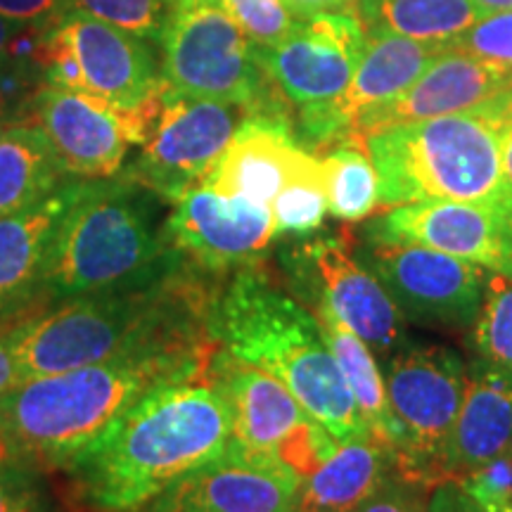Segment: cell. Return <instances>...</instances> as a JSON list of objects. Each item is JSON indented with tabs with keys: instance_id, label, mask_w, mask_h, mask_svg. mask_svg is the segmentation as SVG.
<instances>
[{
	"instance_id": "cell-1",
	"label": "cell",
	"mask_w": 512,
	"mask_h": 512,
	"mask_svg": "<svg viewBox=\"0 0 512 512\" xmlns=\"http://www.w3.org/2000/svg\"><path fill=\"white\" fill-rule=\"evenodd\" d=\"M219 349L211 328H183L93 366L27 380L0 401V427L36 467L64 470L147 392L209 377Z\"/></svg>"
},
{
	"instance_id": "cell-2",
	"label": "cell",
	"mask_w": 512,
	"mask_h": 512,
	"mask_svg": "<svg viewBox=\"0 0 512 512\" xmlns=\"http://www.w3.org/2000/svg\"><path fill=\"white\" fill-rule=\"evenodd\" d=\"M233 418L209 377L162 384L64 467L88 512H136L228 448Z\"/></svg>"
},
{
	"instance_id": "cell-3",
	"label": "cell",
	"mask_w": 512,
	"mask_h": 512,
	"mask_svg": "<svg viewBox=\"0 0 512 512\" xmlns=\"http://www.w3.org/2000/svg\"><path fill=\"white\" fill-rule=\"evenodd\" d=\"M209 323L226 354L278 377L337 444L373 437L316 316L256 264L221 287Z\"/></svg>"
},
{
	"instance_id": "cell-4",
	"label": "cell",
	"mask_w": 512,
	"mask_h": 512,
	"mask_svg": "<svg viewBox=\"0 0 512 512\" xmlns=\"http://www.w3.org/2000/svg\"><path fill=\"white\" fill-rule=\"evenodd\" d=\"M157 195L124 176L81 181L50 247L41 304L159 283L183 256L157 221Z\"/></svg>"
},
{
	"instance_id": "cell-5",
	"label": "cell",
	"mask_w": 512,
	"mask_h": 512,
	"mask_svg": "<svg viewBox=\"0 0 512 512\" xmlns=\"http://www.w3.org/2000/svg\"><path fill=\"white\" fill-rule=\"evenodd\" d=\"M503 93L475 110L363 136L380 181V209L446 200L484 204L512 216V185L501 157Z\"/></svg>"
},
{
	"instance_id": "cell-6",
	"label": "cell",
	"mask_w": 512,
	"mask_h": 512,
	"mask_svg": "<svg viewBox=\"0 0 512 512\" xmlns=\"http://www.w3.org/2000/svg\"><path fill=\"white\" fill-rule=\"evenodd\" d=\"M159 43L171 91L292 124V107L268 79L259 50L221 5L178 8Z\"/></svg>"
},
{
	"instance_id": "cell-7",
	"label": "cell",
	"mask_w": 512,
	"mask_h": 512,
	"mask_svg": "<svg viewBox=\"0 0 512 512\" xmlns=\"http://www.w3.org/2000/svg\"><path fill=\"white\" fill-rule=\"evenodd\" d=\"M233 418L228 451L256 465L280 467L299 479L313 475L337 451L332 434L299 406L290 389L266 370L219 349L209 368Z\"/></svg>"
},
{
	"instance_id": "cell-8",
	"label": "cell",
	"mask_w": 512,
	"mask_h": 512,
	"mask_svg": "<svg viewBox=\"0 0 512 512\" xmlns=\"http://www.w3.org/2000/svg\"><path fill=\"white\" fill-rule=\"evenodd\" d=\"M467 366L439 344L403 347L387 361V399L399 427L389 458L396 475L434 489L444 484L446 448L463 406Z\"/></svg>"
},
{
	"instance_id": "cell-9",
	"label": "cell",
	"mask_w": 512,
	"mask_h": 512,
	"mask_svg": "<svg viewBox=\"0 0 512 512\" xmlns=\"http://www.w3.org/2000/svg\"><path fill=\"white\" fill-rule=\"evenodd\" d=\"M159 110L157 95L133 110H119L93 95L46 83L24 121L41 128L69 176L100 181L119 174L128 145H143L150 138Z\"/></svg>"
},
{
	"instance_id": "cell-10",
	"label": "cell",
	"mask_w": 512,
	"mask_h": 512,
	"mask_svg": "<svg viewBox=\"0 0 512 512\" xmlns=\"http://www.w3.org/2000/svg\"><path fill=\"white\" fill-rule=\"evenodd\" d=\"M245 117L238 105L188 98L166 83L155 128L121 176L174 204L204 183Z\"/></svg>"
},
{
	"instance_id": "cell-11",
	"label": "cell",
	"mask_w": 512,
	"mask_h": 512,
	"mask_svg": "<svg viewBox=\"0 0 512 512\" xmlns=\"http://www.w3.org/2000/svg\"><path fill=\"white\" fill-rule=\"evenodd\" d=\"M368 46V31L358 15L294 19L283 41L259 48L268 79L299 114L332 110L349 91L351 79Z\"/></svg>"
},
{
	"instance_id": "cell-12",
	"label": "cell",
	"mask_w": 512,
	"mask_h": 512,
	"mask_svg": "<svg viewBox=\"0 0 512 512\" xmlns=\"http://www.w3.org/2000/svg\"><path fill=\"white\" fill-rule=\"evenodd\" d=\"M356 254L373 271L403 318L430 328L467 330L482 309L486 271L470 261L420 245L368 240Z\"/></svg>"
},
{
	"instance_id": "cell-13",
	"label": "cell",
	"mask_w": 512,
	"mask_h": 512,
	"mask_svg": "<svg viewBox=\"0 0 512 512\" xmlns=\"http://www.w3.org/2000/svg\"><path fill=\"white\" fill-rule=\"evenodd\" d=\"M311 275L309 302H320L368 344L375 356L392 358L406 347L408 320L382 280L356 254L349 230L318 238L299 249Z\"/></svg>"
},
{
	"instance_id": "cell-14",
	"label": "cell",
	"mask_w": 512,
	"mask_h": 512,
	"mask_svg": "<svg viewBox=\"0 0 512 512\" xmlns=\"http://www.w3.org/2000/svg\"><path fill=\"white\" fill-rule=\"evenodd\" d=\"M164 233L190 266L204 273H228L259 264L275 238V226L271 207L197 185L174 202Z\"/></svg>"
},
{
	"instance_id": "cell-15",
	"label": "cell",
	"mask_w": 512,
	"mask_h": 512,
	"mask_svg": "<svg viewBox=\"0 0 512 512\" xmlns=\"http://www.w3.org/2000/svg\"><path fill=\"white\" fill-rule=\"evenodd\" d=\"M368 240L420 245L512 278V216L484 204H399L370 223Z\"/></svg>"
},
{
	"instance_id": "cell-16",
	"label": "cell",
	"mask_w": 512,
	"mask_h": 512,
	"mask_svg": "<svg viewBox=\"0 0 512 512\" xmlns=\"http://www.w3.org/2000/svg\"><path fill=\"white\" fill-rule=\"evenodd\" d=\"M299 486L292 472L249 463L226 448L136 512H297Z\"/></svg>"
},
{
	"instance_id": "cell-17",
	"label": "cell",
	"mask_w": 512,
	"mask_h": 512,
	"mask_svg": "<svg viewBox=\"0 0 512 512\" xmlns=\"http://www.w3.org/2000/svg\"><path fill=\"white\" fill-rule=\"evenodd\" d=\"M79 60L86 95L110 102L119 110L143 105L162 88L155 53L143 38L100 22L81 10L60 19Z\"/></svg>"
},
{
	"instance_id": "cell-18",
	"label": "cell",
	"mask_w": 512,
	"mask_h": 512,
	"mask_svg": "<svg viewBox=\"0 0 512 512\" xmlns=\"http://www.w3.org/2000/svg\"><path fill=\"white\" fill-rule=\"evenodd\" d=\"M512 88V69L479 60L460 50H444L418 81L389 105L363 114L356 121V136L380 131L394 124L425 121L475 110Z\"/></svg>"
},
{
	"instance_id": "cell-19",
	"label": "cell",
	"mask_w": 512,
	"mask_h": 512,
	"mask_svg": "<svg viewBox=\"0 0 512 512\" xmlns=\"http://www.w3.org/2000/svg\"><path fill=\"white\" fill-rule=\"evenodd\" d=\"M79 183V178H72L46 200L0 216V323L46 309L41 304V285L50 247Z\"/></svg>"
},
{
	"instance_id": "cell-20",
	"label": "cell",
	"mask_w": 512,
	"mask_h": 512,
	"mask_svg": "<svg viewBox=\"0 0 512 512\" xmlns=\"http://www.w3.org/2000/svg\"><path fill=\"white\" fill-rule=\"evenodd\" d=\"M294 138L292 124L266 117H245L226 152L202 185L223 197H245L271 207L283 185L309 162Z\"/></svg>"
},
{
	"instance_id": "cell-21",
	"label": "cell",
	"mask_w": 512,
	"mask_h": 512,
	"mask_svg": "<svg viewBox=\"0 0 512 512\" xmlns=\"http://www.w3.org/2000/svg\"><path fill=\"white\" fill-rule=\"evenodd\" d=\"M510 444L512 380L475 361L467 368L463 406L446 448V482H458Z\"/></svg>"
},
{
	"instance_id": "cell-22",
	"label": "cell",
	"mask_w": 512,
	"mask_h": 512,
	"mask_svg": "<svg viewBox=\"0 0 512 512\" xmlns=\"http://www.w3.org/2000/svg\"><path fill=\"white\" fill-rule=\"evenodd\" d=\"M444 50L439 43L413 41L406 36L368 34V46L363 50L349 91L337 102V110L351 133L363 114L389 105L406 93Z\"/></svg>"
},
{
	"instance_id": "cell-23",
	"label": "cell",
	"mask_w": 512,
	"mask_h": 512,
	"mask_svg": "<svg viewBox=\"0 0 512 512\" xmlns=\"http://www.w3.org/2000/svg\"><path fill=\"white\" fill-rule=\"evenodd\" d=\"M392 472V458L380 441L361 437L337 451L299 486L297 512H356Z\"/></svg>"
},
{
	"instance_id": "cell-24",
	"label": "cell",
	"mask_w": 512,
	"mask_h": 512,
	"mask_svg": "<svg viewBox=\"0 0 512 512\" xmlns=\"http://www.w3.org/2000/svg\"><path fill=\"white\" fill-rule=\"evenodd\" d=\"M309 309L318 320L320 332H323L325 342L335 356L349 392L354 394L356 406L366 420L370 434L392 453L399 444V427H396L392 408H389L387 387H384V377L380 366H377L375 354L328 306L309 302Z\"/></svg>"
},
{
	"instance_id": "cell-25",
	"label": "cell",
	"mask_w": 512,
	"mask_h": 512,
	"mask_svg": "<svg viewBox=\"0 0 512 512\" xmlns=\"http://www.w3.org/2000/svg\"><path fill=\"white\" fill-rule=\"evenodd\" d=\"M72 176L34 124H12L0 138V216L46 200Z\"/></svg>"
},
{
	"instance_id": "cell-26",
	"label": "cell",
	"mask_w": 512,
	"mask_h": 512,
	"mask_svg": "<svg viewBox=\"0 0 512 512\" xmlns=\"http://www.w3.org/2000/svg\"><path fill=\"white\" fill-rule=\"evenodd\" d=\"M368 34H396L448 48L484 17L475 0H358Z\"/></svg>"
},
{
	"instance_id": "cell-27",
	"label": "cell",
	"mask_w": 512,
	"mask_h": 512,
	"mask_svg": "<svg viewBox=\"0 0 512 512\" xmlns=\"http://www.w3.org/2000/svg\"><path fill=\"white\" fill-rule=\"evenodd\" d=\"M328 190V211L335 219L358 223L380 209V181L363 138H349L320 155Z\"/></svg>"
},
{
	"instance_id": "cell-28",
	"label": "cell",
	"mask_w": 512,
	"mask_h": 512,
	"mask_svg": "<svg viewBox=\"0 0 512 512\" xmlns=\"http://www.w3.org/2000/svg\"><path fill=\"white\" fill-rule=\"evenodd\" d=\"M275 238H306L320 230L328 214V190L320 157L311 155L271 202Z\"/></svg>"
},
{
	"instance_id": "cell-29",
	"label": "cell",
	"mask_w": 512,
	"mask_h": 512,
	"mask_svg": "<svg viewBox=\"0 0 512 512\" xmlns=\"http://www.w3.org/2000/svg\"><path fill=\"white\" fill-rule=\"evenodd\" d=\"M472 349L479 363L512 380V278H489L482 309L472 323Z\"/></svg>"
},
{
	"instance_id": "cell-30",
	"label": "cell",
	"mask_w": 512,
	"mask_h": 512,
	"mask_svg": "<svg viewBox=\"0 0 512 512\" xmlns=\"http://www.w3.org/2000/svg\"><path fill=\"white\" fill-rule=\"evenodd\" d=\"M74 8L128 34L162 41L178 0H74Z\"/></svg>"
},
{
	"instance_id": "cell-31",
	"label": "cell",
	"mask_w": 512,
	"mask_h": 512,
	"mask_svg": "<svg viewBox=\"0 0 512 512\" xmlns=\"http://www.w3.org/2000/svg\"><path fill=\"white\" fill-rule=\"evenodd\" d=\"M223 10L259 48L275 46L294 27L292 12L283 0H223Z\"/></svg>"
},
{
	"instance_id": "cell-32",
	"label": "cell",
	"mask_w": 512,
	"mask_h": 512,
	"mask_svg": "<svg viewBox=\"0 0 512 512\" xmlns=\"http://www.w3.org/2000/svg\"><path fill=\"white\" fill-rule=\"evenodd\" d=\"M446 50H460L512 69V10L484 15L458 38H453Z\"/></svg>"
},
{
	"instance_id": "cell-33",
	"label": "cell",
	"mask_w": 512,
	"mask_h": 512,
	"mask_svg": "<svg viewBox=\"0 0 512 512\" xmlns=\"http://www.w3.org/2000/svg\"><path fill=\"white\" fill-rule=\"evenodd\" d=\"M484 512H503L512 503V444L456 482Z\"/></svg>"
},
{
	"instance_id": "cell-34",
	"label": "cell",
	"mask_w": 512,
	"mask_h": 512,
	"mask_svg": "<svg viewBox=\"0 0 512 512\" xmlns=\"http://www.w3.org/2000/svg\"><path fill=\"white\" fill-rule=\"evenodd\" d=\"M0 512H55L36 465H0Z\"/></svg>"
},
{
	"instance_id": "cell-35",
	"label": "cell",
	"mask_w": 512,
	"mask_h": 512,
	"mask_svg": "<svg viewBox=\"0 0 512 512\" xmlns=\"http://www.w3.org/2000/svg\"><path fill=\"white\" fill-rule=\"evenodd\" d=\"M427 496L430 489L408 482L392 470L380 489L358 505L356 512H430Z\"/></svg>"
},
{
	"instance_id": "cell-36",
	"label": "cell",
	"mask_w": 512,
	"mask_h": 512,
	"mask_svg": "<svg viewBox=\"0 0 512 512\" xmlns=\"http://www.w3.org/2000/svg\"><path fill=\"white\" fill-rule=\"evenodd\" d=\"M74 10V0H0V15L22 24H53Z\"/></svg>"
},
{
	"instance_id": "cell-37",
	"label": "cell",
	"mask_w": 512,
	"mask_h": 512,
	"mask_svg": "<svg viewBox=\"0 0 512 512\" xmlns=\"http://www.w3.org/2000/svg\"><path fill=\"white\" fill-rule=\"evenodd\" d=\"M427 510L430 512H484L472 503V498L465 494L456 482H444L434 486L427 496Z\"/></svg>"
},
{
	"instance_id": "cell-38",
	"label": "cell",
	"mask_w": 512,
	"mask_h": 512,
	"mask_svg": "<svg viewBox=\"0 0 512 512\" xmlns=\"http://www.w3.org/2000/svg\"><path fill=\"white\" fill-rule=\"evenodd\" d=\"M19 320L0 323V401H3L12 389L19 387V370L15 361V349H12V330H15Z\"/></svg>"
},
{
	"instance_id": "cell-39",
	"label": "cell",
	"mask_w": 512,
	"mask_h": 512,
	"mask_svg": "<svg viewBox=\"0 0 512 512\" xmlns=\"http://www.w3.org/2000/svg\"><path fill=\"white\" fill-rule=\"evenodd\" d=\"M294 19H306L335 12V15H358V0H283ZM361 17V15H358Z\"/></svg>"
},
{
	"instance_id": "cell-40",
	"label": "cell",
	"mask_w": 512,
	"mask_h": 512,
	"mask_svg": "<svg viewBox=\"0 0 512 512\" xmlns=\"http://www.w3.org/2000/svg\"><path fill=\"white\" fill-rule=\"evenodd\" d=\"M501 157L505 178L512 185V88L503 93L501 102Z\"/></svg>"
},
{
	"instance_id": "cell-41",
	"label": "cell",
	"mask_w": 512,
	"mask_h": 512,
	"mask_svg": "<svg viewBox=\"0 0 512 512\" xmlns=\"http://www.w3.org/2000/svg\"><path fill=\"white\" fill-rule=\"evenodd\" d=\"M8 463H29L34 465L29 460L27 453H24V448L17 444L15 439L10 437L8 432L0 427V465H8Z\"/></svg>"
},
{
	"instance_id": "cell-42",
	"label": "cell",
	"mask_w": 512,
	"mask_h": 512,
	"mask_svg": "<svg viewBox=\"0 0 512 512\" xmlns=\"http://www.w3.org/2000/svg\"><path fill=\"white\" fill-rule=\"evenodd\" d=\"M22 27H24L22 22H15V19H8V17L0 15V69H3L5 62H8L10 43Z\"/></svg>"
},
{
	"instance_id": "cell-43",
	"label": "cell",
	"mask_w": 512,
	"mask_h": 512,
	"mask_svg": "<svg viewBox=\"0 0 512 512\" xmlns=\"http://www.w3.org/2000/svg\"><path fill=\"white\" fill-rule=\"evenodd\" d=\"M477 8L484 15H494V12H508L512 10V0H475Z\"/></svg>"
},
{
	"instance_id": "cell-44",
	"label": "cell",
	"mask_w": 512,
	"mask_h": 512,
	"mask_svg": "<svg viewBox=\"0 0 512 512\" xmlns=\"http://www.w3.org/2000/svg\"><path fill=\"white\" fill-rule=\"evenodd\" d=\"M188 5H221L223 0H178V8H188Z\"/></svg>"
},
{
	"instance_id": "cell-45",
	"label": "cell",
	"mask_w": 512,
	"mask_h": 512,
	"mask_svg": "<svg viewBox=\"0 0 512 512\" xmlns=\"http://www.w3.org/2000/svg\"><path fill=\"white\" fill-rule=\"evenodd\" d=\"M15 124V121H12V117L5 110H0V138L5 136V131H8V128Z\"/></svg>"
},
{
	"instance_id": "cell-46",
	"label": "cell",
	"mask_w": 512,
	"mask_h": 512,
	"mask_svg": "<svg viewBox=\"0 0 512 512\" xmlns=\"http://www.w3.org/2000/svg\"><path fill=\"white\" fill-rule=\"evenodd\" d=\"M503 512H512V503H510V505H508V508H505Z\"/></svg>"
},
{
	"instance_id": "cell-47",
	"label": "cell",
	"mask_w": 512,
	"mask_h": 512,
	"mask_svg": "<svg viewBox=\"0 0 512 512\" xmlns=\"http://www.w3.org/2000/svg\"><path fill=\"white\" fill-rule=\"evenodd\" d=\"M0 110H3V107H0Z\"/></svg>"
}]
</instances>
